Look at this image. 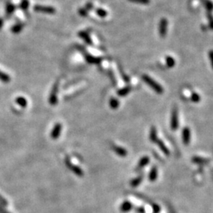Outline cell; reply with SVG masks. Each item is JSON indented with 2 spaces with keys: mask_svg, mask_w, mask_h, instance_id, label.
<instances>
[{
  "mask_svg": "<svg viewBox=\"0 0 213 213\" xmlns=\"http://www.w3.org/2000/svg\"><path fill=\"white\" fill-rule=\"evenodd\" d=\"M142 79H143L144 82H145L147 85H149L156 93L158 94L163 93V88H162L156 82H155L151 77H150L149 76H148V75L146 74L143 75V76H142Z\"/></svg>",
  "mask_w": 213,
  "mask_h": 213,
  "instance_id": "obj_1",
  "label": "cell"
},
{
  "mask_svg": "<svg viewBox=\"0 0 213 213\" xmlns=\"http://www.w3.org/2000/svg\"><path fill=\"white\" fill-rule=\"evenodd\" d=\"M34 10L37 12H41L44 13H49V14H53L56 12L55 9L52 7H48V6H41L37 5L34 7Z\"/></svg>",
  "mask_w": 213,
  "mask_h": 213,
  "instance_id": "obj_2",
  "label": "cell"
},
{
  "mask_svg": "<svg viewBox=\"0 0 213 213\" xmlns=\"http://www.w3.org/2000/svg\"><path fill=\"white\" fill-rule=\"evenodd\" d=\"M167 25H168V21L166 18L163 17L160 22V25H159V33L161 37H165L167 32Z\"/></svg>",
  "mask_w": 213,
  "mask_h": 213,
  "instance_id": "obj_3",
  "label": "cell"
},
{
  "mask_svg": "<svg viewBox=\"0 0 213 213\" xmlns=\"http://www.w3.org/2000/svg\"><path fill=\"white\" fill-rule=\"evenodd\" d=\"M66 165L68 166V168H70V170L72 171L75 175H77V176H80V177L83 176V175H84L83 171H82L81 168H79L78 166L72 164L71 162H70V160H69V158L66 159Z\"/></svg>",
  "mask_w": 213,
  "mask_h": 213,
  "instance_id": "obj_4",
  "label": "cell"
},
{
  "mask_svg": "<svg viewBox=\"0 0 213 213\" xmlns=\"http://www.w3.org/2000/svg\"><path fill=\"white\" fill-rule=\"evenodd\" d=\"M178 127V116L177 109H174L172 112L171 121V128L172 130H176Z\"/></svg>",
  "mask_w": 213,
  "mask_h": 213,
  "instance_id": "obj_5",
  "label": "cell"
},
{
  "mask_svg": "<svg viewBox=\"0 0 213 213\" xmlns=\"http://www.w3.org/2000/svg\"><path fill=\"white\" fill-rule=\"evenodd\" d=\"M58 84H55L54 85L53 88H52V91L51 92L50 95V99H49V102L52 105H55L57 103V94H58Z\"/></svg>",
  "mask_w": 213,
  "mask_h": 213,
  "instance_id": "obj_6",
  "label": "cell"
},
{
  "mask_svg": "<svg viewBox=\"0 0 213 213\" xmlns=\"http://www.w3.org/2000/svg\"><path fill=\"white\" fill-rule=\"evenodd\" d=\"M62 126L60 123L55 124V126H54L53 130H52V133H51V136H52V139H58L60 136V133L62 131Z\"/></svg>",
  "mask_w": 213,
  "mask_h": 213,
  "instance_id": "obj_7",
  "label": "cell"
},
{
  "mask_svg": "<svg viewBox=\"0 0 213 213\" xmlns=\"http://www.w3.org/2000/svg\"><path fill=\"white\" fill-rule=\"evenodd\" d=\"M190 139H191V133H190V128L186 127V128H184L183 131H182V140H183V143L186 145H188L190 144Z\"/></svg>",
  "mask_w": 213,
  "mask_h": 213,
  "instance_id": "obj_8",
  "label": "cell"
},
{
  "mask_svg": "<svg viewBox=\"0 0 213 213\" xmlns=\"http://www.w3.org/2000/svg\"><path fill=\"white\" fill-rule=\"evenodd\" d=\"M93 10L95 11L96 15H97L98 17H100V18H101V17L102 18H103V17H107V15H108V12H107V10L102 8V7H96L95 8L93 9Z\"/></svg>",
  "mask_w": 213,
  "mask_h": 213,
  "instance_id": "obj_9",
  "label": "cell"
},
{
  "mask_svg": "<svg viewBox=\"0 0 213 213\" xmlns=\"http://www.w3.org/2000/svg\"><path fill=\"white\" fill-rule=\"evenodd\" d=\"M133 208V204L130 201H124L123 203L121 204V206H120V210H121V211H122V212H129V211H131Z\"/></svg>",
  "mask_w": 213,
  "mask_h": 213,
  "instance_id": "obj_10",
  "label": "cell"
},
{
  "mask_svg": "<svg viewBox=\"0 0 213 213\" xmlns=\"http://www.w3.org/2000/svg\"><path fill=\"white\" fill-rule=\"evenodd\" d=\"M78 35L79 37H80L81 38L83 39V40H85V42H86L88 44L92 45V40H91V36H90L86 31H81V32H79Z\"/></svg>",
  "mask_w": 213,
  "mask_h": 213,
  "instance_id": "obj_11",
  "label": "cell"
},
{
  "mask_svg": "<svg viewBox=\"0 0 213 213\" xmlns=\"http://www.w3.org/2000/svg\"><path fill=\"white\" fill-rule=\"evenodd\" d=\"M112 148H113V150L115 151V153L118 154V156H122V157L126 156L127 151L125 149V148H121V147H119V146H116V145H114Z\"/></svg>",
  "mask_w": 213,
  "mask_h": 213,
  "instance_id": "obj_12",
  "label": "cell"
},
{
  "mask_svg": "<svg viewBox=\"0 0 213 213\" xmlns=\"http://www.w3.org/2000/svg\"><path fill=\"white\" fill-rule=\"evenodd\" d=\"M156 143L158 145V146L160 147V148L161 149V151H163V153L165 154L166 156H169L170 155V151H169V149L167 148H166V145H164V143H163V141H162L161 140H159V139H157V141H156Z\"/></svg>",
  "mask_w": 213,
  "mask_h": 213,
  "instance_id": "obj_13",
  "label": "cell"
},
{
  "mask_svg": "<svg viewBox=\"0 0 213 213\" xmlns=\"http://www.w3.org/2000/svg\"><path fill=\"white\" fill-rule=\"evenodd\" d=\"M157 177H158V170L156 166H153L152 169L151 170L149 173V176H148V178H149V181H155L156 180Z\"/></svg>",
  "mask_w": 213,
  "mask_h": 213,
  "instance_id": "obj_14",
  "label": "cell"
},
{
  "mask_svg": "<svg viewBox=\"0 0 213 213\" xmlns=\"http://www.w3.org/2000/svg\"><path fill=\"white\" fill-rule=\"evenodd\" d=\"M148 163H149V157L148 156L142 157V158L140 160V161H139L137 167H138V169L143 168L144 166H146Z\"/></svg>",
  "mask_w": 213,
  "mask_h": 213,
  "instance_id": "obj_15",
  "label": "cell"
},
{
  "mask_svg": "<svg viewBox=\"0 0 213 213\" xmlns=\"http://www.w3.org/2000/svg\"><path fill=\"white\" fill-rule=\"evenodd\" d=\"M142 179H143V177H142V175L136 177V178H133V179L131 181H130V185H131V186H133V187L138 186L141 184V182L142 181Z\"/></svg>",
  "mask_w": 213,
  "mask_h": 213,
  "instance_id": "obj_16",
  "label": "cell"
},
{
  "mask_svg": "<svg viewBox=\"0 0 213 213\" xmlns=\"http://www.w3.org/2000/svg\"><path fill=\"white\" fill-rule=\"evenodd\" d=\"M85 58H86V60L89 62V63H98V62H100V58L94 57L92 56V55H87L86 56H85Z\"/></svg>",
  "mask_w": 213,
  "mask_h": 213,
  "instance_id": "obj_17",
  "label": "cell"
},
{
  "mask_svg": "<svg viewBox=\"0 0 213 213\" xmlns=\"http://www.w3.org/2000/svg\"><path fill=\"white\" fill-rule=\"evenodd\" d=\"M150 140L152 142H156L157 141V131L156 130L155 127H152L151 130V132H150V136H149Z\"/></svg>",
  "mask_w": 213,
  "mask_h": 213,
  "instance_id": "obj_18",
  "label": "cell"
},
{
  "mask_svg": "<svg viewBox=\"0 0 213 213\" xmlns=\"http://www.w3.org/2000/svg\"><path fill=\"white\" fill-rule=\"evenodd\" d=\"M130 92V87L127 86L123 88H121V90H119V91L118 92V96H120V97H124V96H126Z\"/></svg>",
  "mask_w": 213,
  "mask_h": 213,
  "instance_id": "obj_19",
  "label": "cell"
},
{
  "mask_svg": "<svg viewBox=\"0 0 213 213\" xmlns=\"http://www.w3.org/2000/svg\"><path fill=\"white\" fill-rule=\"evenodd\" d=\"M166 63L167 67L172 68L175 65V61L171 56H167L166 57Z\"/></svg>",
  "mask_w": 213,
  "mask_h": 213,
  "instance_id": "obj_20",
  "label": "cell"
},
{
  "mask_svg": "<svg viewBox=\"0 0 213 213\" xmlns=\"http://www.w3.org/2000/svg\"><path fill=\"white\" fill-rule=\"evenodd\" d=\"M109 104H110V106L112 109H116L118 108V106H119V102H118V100H116V99L112 98L110 100Z\"/></svg>",
  "mask_w": 213,
  "mask_h": 213,
  "instance_id": "obj_21",
  "label": "cell"
},
{
  "mask_svg": "<svg viewBox=\"0 0 213 213\" xmlns=\"http://www.w3.org/2000/svg\"><path fill=\"white\" fill-rule=\"evenodd\" d=\"M128 1L133 3L141 4V5H148L151 2V0H128Z\"/></svg>",
  "mask_w": 213,
  "mask_h": 213,
  "instance_id": "obj_22",
  "label": "cell"
},
{
  "mask_svg": "<svg viewBox=\"0 0 213 213\" xmlns=\"http://www.w3.org/2000/svg\"><path fill=\"white\" fill-rule=\"evenodd\" d=\"M202 3L204 4L207 10L211 11V9H212V3H211V0H202Z\"/></svg>",
  "mask_w": 213,
  "mask_h": 213,
  "instance_id": "obj_23",
  "label": "cell"
},
{
  "mask_svg": "<svg viewBox=\"0 0 213 213\" xmlns=\"http://www.w3.org/2000/svg\"><path fill=\"white\" fill-rule=\"evenodd\" d=\"M16 102H17L20 106H23V107H25V106H27V100H25V98H23V97H18V98L16 100Z\"/></svg>",
  "mask_w": 213,
  "mask_h": 213,
  "instance_id": "obj_24",
  "label": "cell"
},
{
  "mask_svg": "<svg viewBox=\"0 0 213 213\" xmlns=\"http://www.w3.org/2000/svg\"><path fill=\"white\" fill-rule=\"evenodd\" d=\"M0 80H2L4 82H8L10 81V77L6 73H3L2 72L0 71Z\"/></svg>",
  "mask_w": 213,
  "mask_h": 213,
  "instance_id": "obj_25",
  "label": "cell"
},
{
  "mask_svg": "<svg viewBox=\"0 0 213 213\" xmlns=\"http://www.w3.org/2000/svg\"><path fill=\"white\" fill-rule=\"evenodd\" d=\"M193 161L197 163H207L208 160H205V159L201 158V157H193Z\"/></svg>",
  "mask_w": 213,
  "mask_h": 213,
  "instance_id": "obj_26",
  "label": "cell"
},
{
  "mask_svg": "<svg viewBox=\"0 0 213 213\" xmlns=\"http://www.w3.org/2000/svg\"><path fill=\"white\" fill-rule=\"evenodd\" d=\"M190 5H191L192 8L195 10L200 6V0H192L191 2H190Z\"/></svg>",
  "mask_w": 213,
  "mask_h": 213,
  "instance_id": "obj_27",
  "label": "cell"
},
{
  "mask_svg": "<svg viewBox=\"0 0 213 213\" xmlns=\"http://www.w3.org/2000/svg\"><path fill=\"white\" fill-rule=\"evenodd\" d=\"M22 25H20V24H18V25H16L15 26L13 27V28H12V32H14V33H17V32H19L21 31V30L22 29Z\"/></svg>",
  "mask_w": 213,
  "mask_h": 213,
  "instance_id": "obj_28",
  "label": "cell"
},
{
  "mask_svg": "<svg viewBox=\"0 0 213 213\" xmlns=\"http://www.w3.org/2000/svg\"><path fill=\"white\" fill-rule=\"evenodd\" d=\"M201 98H200V96L198 95L197 93H193L191 96V100L193 102H194V103H197V102L200 101Z\"/></svg>",
  "mask_w": 213,
  "mask_h": 213,
  "instance_id": "obj_29",
  "label": "cell"
},
{
  "mask_svg": "<svg viewBox=\"0 0 213 213\" xmlns=\"http://www.w3.org/2000/svg\"><path fill=\"white\" fill-rule=\"evenodd\" d=\"M6 205H7V200L0 195V206H6Z\"/></svg>",
  "mask_w": 213,
  "mask_h": 213,
  "instance_id": "obj_30",
  "label": "cell"
},
{
  "mask_svg": "<svg viewBox=\"0 0 213 213\" xmlns=\"http://www.w3.org/2000/svg\"><path fill=\"white\" fill-rule=\"evenodd\" d=\"M136 212L137 213H145V210L143 207H137V208H134Z\"/></svg>",
  "mask_w": 213,
  "mask_h": 213,
  "instance_id": "obj_31",
  "label": "cell"
},
{
  "mask_svg": "<svg viewBox=\"0 0 213 213\" xmlns=\"http://www.w3.org/2000/svg\"><path fill=\"white\" fill-rule=\"evenodd\" d=\"M153 211L155 213H159V211H160V207L157 205H153Z\"/></svg>",
  "mask_w": 213,
  "mask_h": 213,
  "instance_id": "obj_32",
  "label": "cell"
},
{
  "mask_svg": "<svg viewBox=\"0 0 213 213\" xmlns=\"http://www.w3.org/2000/svg\"><path fill=\"white\" fill-rule=\"evenodd\" d=\"M13 10V6H12L11 4H9L8 7H7V11H8V13H12Z\"/></svg>",
  "mask_w": 213,
  "mask_h": 213,
  "instance_id": "obj_33",
  "label": "cell"
},
{
  "mask_svg": "<svg viewBox=\"0 0 213 213\" xmlns=\"http://www.w3.org/2000/svg\"><path fill=\"white\" fill-rule=\"evenodd\" d=\"M28 2H27L26 0H25V1H23V2H22V7H23L24 9H26L27 7H28Z\"/></svg>",
  "mask_w": 213,
  "mask_h": 213,
  "instance_id": "obj_34",
  "label": "cell"
},
{
  "mask_svg": "<svg viewBox=\"0 0 213 213\" xmlns=\"http://www.w3.org/2000/svg\"><path fill=\"white\" fill-rule=\"evenodd\" d=\"M0 213H10V212H8L7 210L4 209L2 206H0Z\"/></svg>",
  "mask_w": 213,
  "mask_h": 213,
  "instance_id": "obj_35",
  "label": "cell"
},
{
  "mask_svg": "<svg viewBox=\"0 0 213 213\" xmlns=\"http://www.w3.org/2000/svg\"><path fill=\"white\" fill-rule=\"evenodd\" d=\"M2 25V19H0V28H1Z\"/></svg>",
  "mask_w": 213,
  "mask_h": 213,
  "instance_id": "obj_36",
  "label": "cell"
}]
</instances>
